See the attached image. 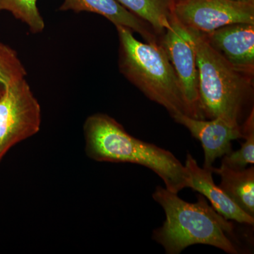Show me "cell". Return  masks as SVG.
I'll use <instances>...</instances> for the list:
<instances>
[{
  "instance_id": "6da1fadb",
  "label": "cell",
  "mask_w": 254,
  "mask_h": 254,
  "mask_svg": "<svg viewBox=\"0 0 254 254\" xmlns=\"http://www.w3.org/2000/svg\"><path fill=\"white\" fill-rule=\"evenodd\" d=\"M83 135L85 152L91 160L141 165L158 175L165 188L173 193L190 188V173L173 153L131 136L106 114L88 117L83 125Z\"/></svg>"
},
{
  "instance_id": "7a4b0ae2",
  "label": "cell",
  "mask_w": 254,
  "mask_h": 254,
  "mask_svg": "<svg viewBox=\"0 0 254 254\" xmlns=\"http://www.w3.org/2000/svg\"><path fill=\"white\" fill-rule=\"evenodd\" d=\"M153 198L163 208L165 220L153 230L152 238L167 254H180L194 245L212 246L229 254H239L230 237L234 225L208 204L203 195L189 203L162 187H157Z\"/></svg>"
},
{
  "instance_id": "3957f363",
  "label": "cell",
  "mask_w": 254,
  "mask_h": 254,
  "mask_svg": "<svg viewBox=\"0 0 254 254\" xmlns=\"http://www.w3.org/2000/svg\"><path fill=\"white\" fill-rule=\"evenodd\" d=\"M115 27L122 74L148 99L168 110L172 118L179 114L190 117L180 81L161 43H143L128 28Z\"/></svg>"
},
{
  "instance_id": "277c9868",
  "label": "cell",
  "mask_w": 254,
  "mask_h": 254,
  "mask_svg": "<svg viewBox=\"0 0 254 254\" xmlns=\"http://www.w3.org/2000/svg\"><path fill=\"white\" fill-rule=\"evenodd\" d=\"M190 31L196 52L202 118H223L242 125L245 111L253 100L254 76L239 71L227 63L202 33Z\"/></svg>"
},
{
  "instance_id": "5b68a950",
  "label": "cell",
  "mask_w": 254,
  "mask_h": 254,
  "mask_svg": "<svg viewBox=\"0 0 254 254\" xmlns=\"http://www.w3.org/2000/svg\"><path fill=\"white\" fill-rule=\"evenodd\" d=\"M41 108L26 78L4 88L0 97V162L13 146L41 128Z\"/></svg>"
},
{
  "instance_id": "8992f818",
  "label": "cell",
  "mask_w": 254,
  "mask_h": 254,
  "mask_svg": "<svg viewBox=\"0 0 254 254\" xmlns=\"http://www.w3.org/2000/svg\"><path fill=\"white\" fill-rule=\"evenodd\" d=\"M173 14L185 27L207 34L227 25L254 23V4L235 0H176Z\"/></svg>"
},
{
  "instance_id": "52a82bcc",
  "label": "cell",
  "mask_w": 254,
  "mask_h": 254,
  "mask_svg": "<svg viewBox=\"0 0 254 254\" xmlns=\"http://www.w3.org/2000/svg\"><path fill=\"white\" fill-rule=\"evenodd\" d=\"M160 43L180 81L190 117L203 120L200 110L196 52L191 33L173 16Z\"/></svg>"
},
{
  "instance_id": "ba28073f",
  "label": "cell",
  "mask_w": 254,
  "mask_h": 254,
  "mask_svg": "<svg viewBox=\"0 0 254 254\" xmlns=\"http://www.w3.org/2000/svg\"><path fill=\"white\" fill-rule=\"evenodd\" d=\"M190 131L191 136L201 143L204 152L203 168L211 169L217 158L232 150V141L244 138L242 125L231 123L223 118L200 120L179 114L173 118Z\"/></svg>"
},
{
  "instance_id": "9c48e42d",
  "label": "cell",
  "mask_w": 254,
  "mask_h": 254,
  "mask_svg": "<svg viewBox=\"0 0 254 254\" xmlns=\"http://www.w3.org/2000/svg\"><path fill=\"white\" fill-rule=\"evenodd\" d=\"M202 34L227 63L239 71L254 76V23H234Z\"/></svg>"
},
{
  "instance_id": "30bf717a",
  "label": "cell",
  "mask_w": 254,
  "mask_h": 254,
  "mask_svg": "<svg viewBox=\"0 0 254 254\" xmlns=\"http://www.w3.org/2000/svg\"><path fill=\"white\" fill-rule=\"evenodd\" d=\"M185 165L190 175V188L206 197L219 214L227 220L254 226V218L245 213L215 183L212 168H200L190 153H187Z\"/></svg>"
},
{
  "instance_id": "8fae6325",
  "label": "cell",
  "mask_w": 254,
  "mask_h": 254,
  "mask_svg": "<svg viewBox=\"0 0 254 254\" xmlns=\"http://www.w3.org/2000/svg\"><path fill=\"white\" fill-rule=\"evenodd\" d=\"M60 10L95 13L104 16L115 26H123L138 33L147 43L160 42V37L148 23L124 7L116 0H64Z\"/></svg>"
},
{
  "instance_id": "7c38bea8",
  "label": "cell",
  "mask_w": 254,
  "mask_h": 254,
  "mask_svg": "<svg viewBox=\"0 0 254 254\" xmlns=\"http://www.w3.org/2000/svg\"><path fill=\"white\" fill-rule=\"evenodd\" d=\"M220 177L219 187L245 213L254 218V167L234 170L220 165L212 168Z\"/></svg>"
},
{
  "instance_id": "4fadbf2b",
  "label": "cell",
  "mask_w": 254,
  "mask_h": 254,
  "mask_svg": "<svg viewBox=\"0 0 254 254\" xmlns=\"http://www.w3.org/2000/svg\"><path fill=\"white\" fill-rule=\"evenodd\" d=\"M124 7L148 23L161 38L170 26L176 0H116Z\"/></svg>"
},
{
  "instance_id": "5bb4252c",
  "label": "cell",
  "mask_w": 254,
  "mask_h": 254,
  "mask_svg": "<svg viewBox=\"0 0 254 254\" xmlns=\"http://www.w3.org/2000/svg\"><path fill=\"white\" fill-rule=\"evenodd\" d=\"M244 139L240 149L233 151L223 156L221 165L234 170H242L248 165L254 163V111H251L250 115L242 124Z\"/></svg>"
},
{
  "instance_id": "9a60e30c",
  "label": "cell",
  "mask_w": 254,
  "mask_h": 254,
  "mask_svg": "<svg viewBox=\"0 0 254 254\" xmlns=\"http://www.w3.org/2000/svg\"><path fill=\"white\" fill-rule=\"evenodd\" d=\"M37 1L0 0V11H9L16 19L27 25L32 33H41L44 30L45 22L37 6Z\"/></svg>"
},
{
  "instance_id": "2e32d148",
  "label": "cell",
  "mask_w": 254,
  "mask_h": 254,
  "mask_svg": "<svg viewBox=\"0 0 254 254\" xmlns=\"http://www.w3.org/2000/svg\"><path fill=\"white\" fill-rule=\"evenodd\" d=\"M26 68L17 53L0 42V83L4 87L26 77Z\"/></svg>"
},
{
  "instance_id": "e0dca14e",
  "label": "cell",
  "mask_w": 254,
  "mask_h": 254,
  "mask_svg": "<svg viewBox=\"0 0 254 254\" xmlns=\"http://www.w3.org/2000/svg\"><path fill=\"white\" fill-rule=\"evenodd\" d=\"M235 1H241V2L254 3V0H235Z\"/></svg>"
},
{
  "instance_id": "ac0fdd59",
  "label": "cell",
  "mask_w": 254,
  "mask_h": 254,
  "mask_svg": "<svg viewBox=\"0 0 254 254\" xmlns=\"http://www.w3.org/2000/svg\"><path fill=\"white\" fill-rule=\"evenodd\" d=\"M4 88L5 87L3 86V85H1V83H0V97H1V94H2Z\"/></svg>"
}]
</instances>
